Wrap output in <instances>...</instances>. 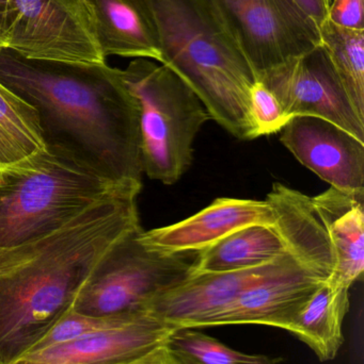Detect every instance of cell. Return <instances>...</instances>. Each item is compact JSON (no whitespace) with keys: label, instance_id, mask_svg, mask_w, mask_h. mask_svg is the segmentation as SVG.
Returning a JSON list of instances; mask_svg holds the SVG:
<instances>
[{"label":"cell","instance_id":"obj_1","mask_svg":"<svg viewBox=\"0 0 364 364\" xmlns=\"http://www.w3.org/2000/svg\"><path fill=\"white\" fill-rule=\"evenodd\" d=\"M0 82L36 110L46 144L63 147L113 181L141 191L140 113L122 70L29 60L4 48Z\"/></svg>","mask_w":364,"mask_h":364},{"label":"cell","instance_id":"obj_2","mask_svg":"<svg viewBox=\"0 0 364 364\" xmlns=\"http://www.w3.org/2000/svg\"><path fill=\"white\" fill-rule=\"evenodd\" d=\"M137 197L100 201L43 239L0 248V364L31 352L109 248L140 226Z\"/></svg>","mask_w":364,"mask_h":364},{"label":"cell","instance_id":"obj_3","mask_svg":"<svg viewBox=\"0 0 364 364\" xmlns=\"http://www.w3.org/2000/svg\"><path fill=\"white\" fill-rule=\"evenodd\" d=\"M162 65L196 93L211 119L239 140L256 139L250 95L256 77L211 0H149Z\"/></svg>","mask_w":364,"mask_h":364},{"label":"cell","instance_id":"obj_4","mask_svg":"<svg viewBox=\"0 0 364 364\" xmlns=\"http://www.w3.org/2000/svg\"><path fill=\"white\" fill-rule=\"evenodd\" d=\"M139 193L72 151L46 144L21 161L0 166V248L38 241L100 201Z\"/></svg>","mask_w":364,"mask_h":364},{"label":"cell","instance_id":"obj_5","mask_svg":"<svg viewBox=\"0 0 364 364\" xmlns=\"http://www.w3.org/2000/svg\"><path fill=\"white\" fill-rule=\"evenodd\" d=\"M122 77L140 113L143 174L166 186L177 183L194 160V144L211 119L189 85L166 65L135 59Z\"/></svg>","mask_w":364,"mask_h":364},{"label":"cell","instance_id":"obj_6","mask_svg":"<svg viewBox=\"0 0 364 364\" xmlns=\"http://www.w3.org/2000/svg\"><path fill=\"white\" fill-rule=\"evenodd\" d=\"M141 226L118 240L83 282L73 311L92 316L147 314L164 291L194 273L200 252H165L141 242Z\"/></svg>","mask_w":364,"mask_h":364},{"label":"cell","instance_id":"obj_7","mask_svg":"<svg viewBox=\"0 0 364 364\" xmlns=\"http://www.w3.org/2000/svg\"><path fill=\"white\" fill-rule=\"evenodd\" d=\"M6 48L38 61L106 63L87 0H9Z\"/></svg>","mask_w":364,"mask_h":364},{"label":"cell","instance_id":"obj_8","mask_svg":"<svg viewBox=\"0 0 364 364\" xmlns=\"http://www.w3.org/2000/svg\"><path fill=\"white\" fill-rule=\"evenodd\" d=\"M256 80L321 45L320 27L294 0H211Z\"/></svg>","mask_w":364,"mask_h":364},{"label":"cell","instance_id":"obj_9","mask_svg":"<svg viewBox=\"0 0 364 364\" xmlns=\"http://www.w3.org/2000/svg\"><path fill=\"white\" fill-rule=\"evenodd\" d=\"M258 81L278 98L288 117L325 119L364 142V122L355 112L322 45Z\"/></svg>","mask_w":364,"mask_h":364},{"label":"cell","instance_id":"obj_10","mask_svg":"<svg viewBox=\"0 0 364 364\" xmlns=\"http://www.w3.org/2000/svg\"><path fill=\"white\" fill-rule=\"evenodd\" d=\"M280 132L282 144L331 188L364 196L363 141L314 117H293Z\"/></svg>","mask_w":364,"mask_h":364},{"label":"cell","instance_id":"obj_11","mask_svg":"<svg viewBox=\"0 0 364 364\" xmlns=\"http://www.w3.org/2000/svg\"><path fill=\"white\" fill-rule=\"evenodd\" d=\"M291 256L241 271L192 273L153 299L147 314L175 327L211 326L212 321L241 292L281 269Z\"/></svg>","mask_w":364,"mask_h":364},{"label":"cell","instance_id":"obj_12","mask_svg":"<svg viewBox=\"0 0 364 364\" xmlns=\"http://www.w3.org/2000/svg\"><path fill=\"white\" fill-rule=\"evenodd\" d=\"M175 328L147 314L125 326L32 350L14 364H132L166 343Z\"/></svg>","mask_w":364,"mask_h":364},{"label":"cell","instance_id":"obj_13","mask_svg":"<svg viewBox=\"0 0 364 364\" xmlns=\"http://www.w3.org/2000/svg\"><path fill=\"white\" fill-rule=\"evenodd\" d=\"M251 225L273 226V212L265 199L222 197L177 224L149 231L142 229L139 237L147 247L160 252H201Z\"/></svg>","mask_w":364,"mask_h":364},{"label":"cell","instance_id":"obj_14","mask_svg":"<svg viewBox=\"0 0 364 364\" xmlns=\"http://www.w3.org/2000/svg\"><path fill=\"white\" fill-rule=\"evenodd\" d=\"M322 282L291 256L281 269L241 292L213 318L211 326L258 324L286 329Z\"/></svg>","mask_w":364,"mask_h":364},{"label":"cell","instance_id":"obj_15","mask_svg":"<svg viewBox=\"0 0 364 364\" xmlns=\"http://www.w3.org/2000/svg\"><path fill=\"white\" fill-rule=\"evenodd\" d=\"M265 200L286 252L306 271L326 282L336 260L326 220L312 197L276 182Z\"/></svg>","mask_w":364,"mask_h":364},{"label":"cell","instance_id":"obj_16","mask_svg":"<svg viewBox=\"0 0 364 364\" xmlns=\"http://www.w3.org/2000/svg\"><path fill=\"white\" fill-rule=\"evenodd\" d=\"M105 58L160 59V33L149 0H87Z\"/></svg>","mask_w":364,"mask_h":364},{"label":"cell","instance_id":"obj_17","mask_svg":"<svg viewBox=\"0 0 364 364\" xmlns=\"http://www.w3.org/2000/svg\"><path fill=\"white\" fill-rule=\"evenodd\" d=\"M364 196L331 188L312 197L326 220L336 265L326 280L333 286L350 287L363 279L364 272Z\"/></svg>","mask_w":364,"mask_h":364},{"label":"cell","instance_id":"obj_18","mask_svg":"<svg viewBox=\"0 0 364 364\" xmlns=\"http://www.w3.org/2000/svg\"><path fill=\"white\" fill-rule=\"evenodd\" d=\"M350 289L324 282L299 308L284 331L307 344L321 361L333 360L344 342Z\"/></svg>","mask_w":364,"mask_h":364},{"label":"cell","instance_id":"obj_19","mask_svg":"<svg viewBox=\"0 0 364 364\" xmlns=\"http://www.w3.org/2000/svg\"><path fill=\"white\" fill-rule=\"evenodd\" d=\"M288 254L273 226L251 225L201 250L194 273H224L252 269Z\"/></svg>","mask_w":364,"mask_h":364},{"label":"cell","instance_id":"obj_20","mask_svg":"<svg viewBox=\"0 0 364 364\" xmlns=\"http://www.w3.org/2000/svg\"><path fill=\"white\" fill-rule=\"evenodd\" d=\"M320 38L355 112L364 122V31L326 19L320 25Z\"/></svg>","mask_w":364,"mask_h":364},{"label":"cell","instance_id":"obj_21","mask_svg":"<svg viewBox=\"0 0 364 364\" xmlns=\"http://www.w3.org/2000/svg\"><path fill=\"white\" fill-rule=\"evenodd\" d=\"M36 110L0 82V166L44 149Z\"/></svg>","mask_w":364,"mask_h":364},{"label":"cell","instance_id":"obj_22","mask_svg":"<svg viewBox=\"0 0 364 364\" xmlns=\"http://www.w3.org/2000/svg\"><path fill=\"white\" fill-rule=\"evenodd\" d=\"M166 346L189 364H279L278 359L233 350L194 327H177Z\"/></svg>","mask_w":364,"mask_h":364},{"label":"cell","instance_id":"obj_23","mask_svg":"<svg viewBox=\"0 0 364 364\" xmlns=\"http://www.w3.org/2000/svg\"><path fill=\"white\" fill-rule=\"evenodd\" d=\"M145 314H147L92 316L77 314V312L71 309L60 318L59 322L34 346L32 350H43V348L64 343V342L77 339V338L89 335V333L125 326V325L134 322L137 318H141Z\"/></svg>","mask_w":364,"mask_h":364},{"label":"cell","instance_id":"obj_24","mask_svg":"<svg viewBox=\"0 0 364 364\" xmlns=\"http://www.w3.org/2000/svg\"><path fill=\"white\" fill-rule=\"evenodd\" d=\"M250 117L256 138L281 132L292 119L286 114L278 98L259 81L250 95Z\"/></svg>","mask_w":364,"mask_h":364},{"label":"cell","instance_id":"obj_25","mask_svg":"<svg viewBox=\"0 0 364 364\" xmlns=\"http://www.w3.org/2000/svg\"><path fill=\"white\" fill-rule=\"evenodd\" d=\"M327 19L340 27L364 31V0H331Z\"/></svg>","mask_w":364,"mask_h":364},{"label":"cell","instance_id":"obj_26","mask_svg":"<svg viewBox=\"0 0 364 364\" xmlns=\"http://www.w3.org/2000/svg\"><path fill=\"white\" fill-rule=\"evenodd\" d=\"M297 6L311 17L318 27L326 21L331 0H294Z\"/></svg>","mask_w":364,"mask_h":364},{"label":"cell","instance_id":"obj_27","mask_svg":"<svg viewBox=\"0 0 364 364\" xmlns=\"http://www.w3.org/2000/svg\"><path fill=\"white\" fill-rule=\"evenodd\" d=\"M135 364H188L172 352L166 343L158 346L153 352L143 357Z\"/></svg>","mask_w":364,"mask_h":364},{"label":"cell","instance_id":"obj_28","mask_svg":"<svg viewBox=\"0 0 364 364\" xmlns=\"http://www.w3.org/2000/svg\"><path fill=\"white\" fill-rule=\"evenodd\" d=\"M6 8L8 4H0V50L6 48Z\"/></svg>","mask_w":364,"mask_h":364},{"label":"cell","instance_id":"obj_29","mask_svg":"<svg viewBox=\"0 0 364 364\" xmlns=\"http://www.w3.org/2000/svg\"><path fill=\"white\" fill-rule=\"evenodd\" d=\"M9 0H0V4H8Z\"/></svg>","mask_w":364,"mask_h":364},{"label":"cell","instance_id":"obj_30","mask_svg":"<svg viewBox=\"0 0 364 364\" xmlns=\"http://www.w3.org/2000/svg\"><path fill=\"white\" fill-rule=\"evenodd\" d=\"M188 364H189V363H188Z\"/></svg>","mask_w":364,"mask_h":364},{"label":"cell","instance_id":"obj_31","mask_svg":"<svg viewBox=\"0 0 364 364\" xmlns=\"http://www.w3.org/2000/svg\"><path fill=\"white\" fill-rule=\"evenodd\" d=\"M132 364H135V363H132Z\"/></svg>","mask_w":364,"mask_h":364}]
</instances>
